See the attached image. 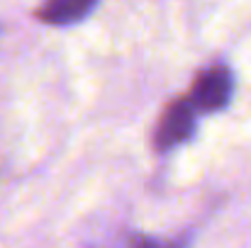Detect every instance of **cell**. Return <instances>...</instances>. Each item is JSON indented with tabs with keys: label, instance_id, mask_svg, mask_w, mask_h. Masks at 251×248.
<instances>
[{
	"label": "cell",
	"instance_id": "6da1fadb",
	"mask_svg": "<svg viewBox=\"0 0 251 248\" xmlns=\"http://www.w3.org/2000/svg\"><path fill=\"white\" fill-rule=\"evenodd\" d=\"M234 95V73L225 64L207 66L190 85L188 100L198 112H217L229 105Z\"/></svg>",
	"mask_w": 251,
	"mask_h": 248
},
{
	"label": "cell",
	"instance_id": "7a4b0ae2",
	"mask_svg": "<svg viewBox=\"0 0 251 248\" xmlns=\"http://www.w3.org/2000/svg\"><path fill=\"white\" fill-rule=\"evenodd\" d=\"M198 127V110L193 107V102L188 97H178L173 102H168L156 132H154V146L159 151H171L185 141H190V136L195 134Z\"/></svg>",
	"mask_w": 251,
	"mask_h": 248
},
{
	"label": "cell",
	"instance_id": "3957f363",
	"mask_svg": "<svg viewBox=\"0 0 251 248\" xmlns=\"http://www.w3.org/2000/svg\"><path fill=\"white\" fill-rule=\"evenodd\" d=\"M98 5L95 2H83V0H56L47 2L37 10V17L47 24H76L83 17H88Z\"/></svg>",
	"mask_w": 251,
	"mask_h": 248
},
{
	"label": "cell",
	"instance_id": "277c9868",
	"mask_svg": "<svg viewBox=\"0 0 251 248\" xmlns=\"http://www.w3.org/2000/svg\"><path fill=\"white\" fill-rule=\"evenodd\" d=\"M132 248H180L176 241H159V239H149V236H134L129 241Z\"/></svg>",
	"mask_w": 251,
	"mask_h": 248
}]
</instances>
